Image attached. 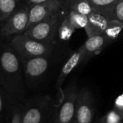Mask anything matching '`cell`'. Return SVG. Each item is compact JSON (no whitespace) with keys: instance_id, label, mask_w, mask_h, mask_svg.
<instances>
[{"instance_id":"1","label":"cell","mask_w":123,"mask_h":123,"mask_svg":"<svg viewBox=\"0 0 123 123\" xmlns=\"http://www.w3.org/2000/svg\"><path fill=\"white\" fill-rule=\"evenodd\" d=\"M23 66L21 59L9 45L0 48V87L22 101L25 97Z\"/></svg>"},{"instance_id":"2","label":"cell","mask_w":123,"mask_h":123,"mask_svg":"<svg viewBox=\"0 0 123 123\" xmlns=\"http://www.w3.org/2000/svg\"><path fill=\"white\" fill-rule=\"evenodd\" d=\"M9 45L21 60L50 55L56 46L35 40L24 34L12 37Z\"/></svg>"},{"instance_id":"3","label":"cell","mask_w":123,"mask_h":123,"mask_svg":"<svg viewBox=\"0 0 123 123\" xmlns=\"http://www.w3.org/2000/svg\"><path fill=\"white\" fill-rule=\"evenodd\" d=\"M66 11V7L54 16L35 24L23 34L32 39L56 45L60 23Z\"/></svg>"},{"instance_id":"4","label":"cell","mask_w":123,"mask_h":123,"mask_svg":"<svg viewBox=\"0 0 123 123\" xmlns=\"http://www.w3.org/2000/svg\"><path fill=\"white\" fill-rule=\"evenodd\" d=\"M30 6L22 2L16 10L1 22L0 35L3 37H8L23 34L27 29Z\"/></svg>"},{"instance_id":"5","label":"cell","mask_w":123,"mask_h":123,"mask_svg":"<svg viewBox=\"0 0 123 123\" xmlns=\"http://www.w3.org/2000/svg\"><path fill=\"white\" fill-rule=\"evenodd\" d=\"M66 7V0H50L31 5L27 29L46 19H48Z\"/></svg>"},{"instance_id":"6","label":"cell","mask_w":123,"mask_h":123,"mask_svg":"<svg viewBox=\"0 0 123 123\" xmlns=\"http://www.w3.org/2000/svg\"><path fill=\"white\" fill-rule=\"evenodd\" d=\"M49 55H43L21 60L25 81L30 84L41 77L49 66Z\"/></svg>"},{"instance_id":"7","label":"cell","mask_w":123,"mask_h":123,"mask_svg":"<svg viewBox=\"0 0 123 123\" xmlns=\"http://www.w3.org/2000/svg\"><path fill=\"white\" fill-rule=\"evenodd\" d=\"M88 18V25L84 29L88 37L102 34L110 21L99 9L98 11L89 15Z\"/></svg>"},{"instance_id":"8","label":"cell","mask_w":123,"mask_h":123,"mask_svg":"<svg viewBox=\"0 0 123 123\" xmlns=\"http://www.w3.org/2000/svg\"><path fill=\"white\" fill-rule=\"evenodd\" d=\"M19 103L15 98L0 87V123H9Z\"/></svg>"},{"instance_id":"9","label":"cell","mask_w":123,"mask_h":123,"mask_svg":"<svg viewBox=\"0 0 123 123\" xmlns=\"http://www.w3.org/2000/svg\"><path fill=\"white\" fill-rule=\"evenodd\" d=\"M110 44L109 40L103 34L88 37L86 41L81 46L83 52L82 60L85 58L91 57L99 53Z\"/></svg>"},{"instance_id":"10","label":"cell","mask_w":123,"mask_h":123,"mask_svg":"<svg viewBox=\"0 0 123 123\" xmlns=\"http://www.w3.org/2000/svg\"><path fill=\"white\" fill-rule=\"evenodd\" d=\"M66 7L80 14L89 16L98 11V8L94 6L88 0H66Z\"/></svg>"},{"instance_id":"11","label":"cell","mask_w":123,"mask_h":123,"mask_svg":"<svg viewBox=\"0 0 123 123\" xmlns=\"http://www.w3.org/2000/svg\"><path fill=\"white\" fill-rule=\"evenodd\" d=\"M66 12H67V8L64 15L63 16V18L61 19V22L58 27V40H60L61 42L68 41L72 37V35L74 34V31L76 30L74 27L72 26L70 20L68 19Z\"/></svg>"},{"instance_id":"12","label":"cell","mask_w":123,"mask_h":123,"mask_svg":"<svg viewBox=\"0 0 123 123\" xmlns=\"http://www.w3.org/2000/svg\"><path fill=\"white\" fill-rule=\"evenodd\" d=\"M99 9L110 20H116L123 24V0H118L113 5Z\"/></svg>"},{"instance_id":"13","label":"cell","mask_w":123,"mask_h":123,"mask_svg":"<svg viewBox=\"0 0 123 123\" xmlns=\"http://www.w3.org/2000/svg\"><path fill=\"white\" fill-rule=\"evenodd\" d=\"M82 58H83V52L81 48L80 47L75 52L72 53V55L70 56L68 60L63 66L61 70L60 79L68 75L75 68V67L80 63V61L82 60Z\"/></svg>"},{"instance_id":"14","label":"cell","mask_w":123,"mask_h":123,"mask_svg":"<svg viewBox=\"0 0 123 123\" xmlns=\"http://www.w3.org/2000/svg\"><path fill=\"white\" fill-rule=\"evenodd\" d=\"M123 32V24L116 21L110 20L106 30L102 33L109 40L110 43L115 42Z\"/></svg>"},{"instance_id":"15","label":"cell","mask_w":123,"mask_h":123,"mask_svg":"<svg viewBox=\"0 0 123 123\" xmlns=\"http://www.w3.org/2000/svg\"><path fill=\"white\" fill-rule=\"evenodd\" d=\"M22 2V0H0V23L9 17Z\"/></svg>"},{"instance_id":"16","label":"cell","mask_w":123,"mask_h":123,"mask_svg":"<svg viewBox=\"0 0 123 123\" xmlns=\"http://www.w3.org/2000/svg\"><path fill=\"white\" fill-rule=\"evenodd\" d=\"M66 14L75 30L85 29V27L87 26L89 22L88 16L80 14L74 10L68 9H67Z\"/></svg>"},{"instance_id":"17","label":"cell","mask_w":123,"mask_h":123,"mask_svg":"<svg viewBox=\"0 0 123 123\" xmlns=\"http://www.w3.org/2000/svg\"><path fill=\"white\" fill-rule=\"evenodd\" d=\"M42 113L37 107H29L22 110V123H40Z\"/></svg>"},{"instance_id":"18","label":"cell","mask_w":123,"mask_h":123,"mask_svg":"<svg viewBox=\"0 0 123 123\" xmlns=\"http://www.w3.org/2000/svg\"><path fill=\"white\" fill-rule=\"evenodd\" d=\"M74 112V107L71 102H66L59 114V120L61 123H68L72 118Z\"/></svg>"},{"instance_id":"19","label":"cell","mask_w":123,"mask_h":123,"mask_svg":"<svg viewBox=\"0 0 123 123\" xmlns=\"http://www.w3.org/2000/svg\"><path fill=\"white\" fill-rule=\"evenodd\" d=\"M92 118V112L87 106H81L78 111V120L80 123H89Z\"/></svg>"},{"instance_id":"20","label":"cell","mask_w":123,"mask_h":123,"mask_svg":"<svg viewBox=\"0 0 123 123\" xmlns=\"http://www.w3.org/2000/svg\"><path fill=\"white\" fill-rule=\"evenodd\" d=\"M98 9H102L113 5L118 0H88Z\"/></svg>"},{"instance_id":"21","label":"cell","mask_w":123,"mask_h":123,"mask_svg":"<svg viewBox=\"0 0 123 123\" xmlns=\"http://www.w3.org/2000/svg\"><path fill=\"white\" fill-rule=\"evenodd\" d=\"M22 106L18 103L14 110L12 120L9 123H22Z\"/></svg>"},{"instance_id":"22","label":"cell","mask_w":123,"mask_h":123,"mask_svg":"<svg viewBox=\"0 0 123 123\" xmlns=\"http://www.w3.org/2000/svg\"><path fill=\"white\" fill-rule=\"evenodd\" d=\"M119 116L114 112H111L107 118V123H117L119 120Z\"/></svg>"},{"instance_id":"23","label":"cell","mask_w":123,"mask_h":123,"mask_svg":"<svg viewBox=\"0 0 123 123\" xmlns=\"http://www.w3.org/2000/svg\"><path fill=\"white\" fill-rule=\"evenodd\" d=\"M50 0H22V2L26 3L29 5H34V4H40L43 2H45Z\"/></svg>"},{"instance_id":"24","label":"cell","mask_w":123,"mask_h":123,"mask_svg":"<svg viewBox=\"0 0 123 123\" xmlns=\"http://www.w3.org/2000/svg\"><path fill=\"white\" fill-rule=\"evenodd\" d=\"M116 104L118 106H123V95L119 97L116 100Z\"/></svg>"}]
</instances>
